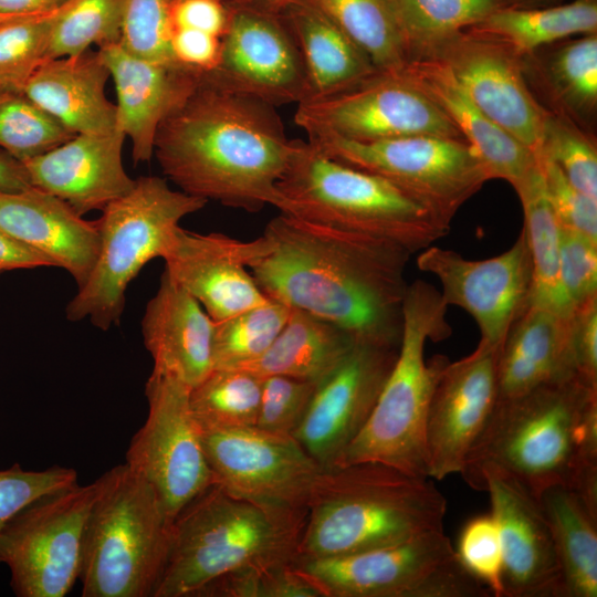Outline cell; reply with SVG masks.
I'll use <instances>...</instances> for the list:
<instances>
[{"instance_id": "d6986e66", "label": "cell", "mask_w": 597, "mask_h": 597, "mask_svg": "<svg viewBox=\"0 0 597 597\" xmlns=\"http://www.w3.org/2000/svg\"><path fill=\"white\" fill-rule=\"evenodd\" d=\"M468 484L490 496L502 545L503 597H564L553 534L538 499L490 465L481 468Z\"/></svg>"}, {"instance_id": "4316f807", "label": "cell", "mask_w": 597, "mask_h": 597, "mask_svg": "<svg viewBox=\"0 0 597 597\" xmlns=\"http://www.w3.org/2000/svg\"><path fill=\"white\" fill-rule=\"evenodd\" d=\"M213 329L214 322L200 303L164 270L142 321L144 345L153 357V369L192 388L213 369Z\"/></svg>"}, {"instance_id": "83f0119b", "label": "cell", "mask_w": 597, "mask_h": 597, "mask_svg": "<svg viewBox=\"0 0 597 597\" xmlns=\"http://www.w3.org/2000/svg\"><path fill=\"white\" fill-rule=\"evenodd\" d=\"M109 76L98 51H86L42 62L20 92L75 135L106 134L118 127Z\"/></svg>"}, {"instance_id": "94428289", "label": "cell", "mask_w": 597, "mask_h": 597, "mask_svg": "<svg viewBox=\"0 0 597 597\" xmlns=\"http://www.w3.org/2000/svg\"><path fill=\"white\" fill-rule=\"evenodd\" d=\"M25 17H30V15H15V14H2V13H0V25H2L4 23H8L10 21L20 19V18H25Z\"/></svg>"}, {"instance_id": "7dc6e473", "label": "cell", "mask_w": 597, "mask_h": 597, "mask_svg": "<svg viewBox=\"0 0 597 597\" xmlns=\"http://www.w3.org/2000/svg\"><path fill=\"white\" fill-rule=\"evenodd\" d=\"M318 384L273 375L262 378L256 427L293 434L301 423Z\"/></svg>"}, {"instance_id": "5b68a950", "label": "cell", "mask_w": 597, "mask_h": 597, "mask_svg": "<svg viewBox=\"0 0 597 597\" xmlns=\"http://www.w3.org/2000/svg\"><path fill=\"white\" fill-rule=\"evenodd\" d=\"M307 509L262 504L210 485L175 517L153 597H193L234 570L293 563Z\"/></svg>"}, {"instance_id": "6da1fadb", "label": "cell", "mask_w": 597, "mask_h": 597, "mask_svg": "<svg viewBox=\"0 0 597 597\" xmlns=\"http://www.w3.org/2000/svg\"><path fill=\"white\" fill-rule=\"evenodd\" d=\"M263 234L270 250L249 270L269 298L327 321L357 343L399 347L409 251L283 212Z\"/></svg>"}, {"instance_id": "4dcf8cb0", "label": "cell", "mask_w": 597, "mask_h": 597, "mask_svg": "<svg viewBox=\"0 0 597 597\" xmlns=\"http://www.w3.org/2000/svg\"><path fill=\"white\" fill-rule=\"evenodd\" d=\"M356 343L343 328L291 308L286 323L268 350L235 368L261 378L280 375L320 384L343 363Z\"/></svg>"}, {"instance_id": "484cf974", "label": "cell", "mask_w": 597, "mask_h": 597, "mask_svg": "<svg viewBox=\"0 0 597 597\" xmlns=\"http://www.w3.org/2000/svg\"><path fill=\"white\" fill-rule=\"evenodd\" d=\"M397 69L447 115L481 160L490 180L502 179L514 188L537 165V157L490 119L443 63L417 59Z\"/></svg>"}, {"instance_id": "d590c367", "label": "cell", "mask_w": 597, "mask_h": 597, "mask_svg": "<svg viewBox=\"0 0 597 597\" xmlns=\"http://www.w3.org/2000/svg\"><path fill=\"white\" fill-rule=\"evenodd\" d=\"M326 13L369 57L377 71L408 61L391 0H308Z\"/></svg>"}, {"instance_id": "e0dca14e", "label": "cell", "mask_w": 597, "mask_h": 597, "mask_svg": "<svg viewBox=\"0 0 597 597\" xmlns=\"http://www.w3.org/2000/svg\"><path fill=\"white\" fill-rule=\"evenodd\" d=\"M417 265L440 282L444 304L468 312L479 326L480 341L498 350L512 324L530 306L533 271L523 230L500 255L468 260L432 244L420 251Z\"/></svg>"}, {"instance_id": "e575fe53", "label": "cell", "mask_w": 597, "mask_h": 597, "mask_svg": "<svg viewBox=\"0 0 597 597\" xmlns=\"http://www.w3.org/2000/svg\"><path fill=\"white\" fill-rule=\"evenodd\" d=\"M408 60L429 59L452 36L505 6V0H391Z\"/></svg>"}, {"instance_id": "4fadbf2b", "label": "cell", "mask_w": 597, "mask_h": 597, "mask_svg": "<svg viewBox=\"0 0 597 597\" xmlns=\"http://www.w3.org/2000/svg\"><path fill=\"white\" fill-rule=\"evenodd\" d=\"M189 390L178 378L153 369L145 386L148 415L126 452L125 463L153 488L171 522L214 483Z\"/></svg>"}, {"instance_id": "ab89813d", "label": "cell", "mask_w": 597, "mask_h": 597, "mask_svg": "<svg viewBox=\"0 0 597 597\" xmlns=\"http://www.w3.org/2000/svg\"><path fill=\"white\" fill-rule=\"evenodd\" d=\"M75 136L21 92L0 93V147L19 161L42 155Z\"/></svg>"}, {"instance_id": "db71d44e", "label": "cell", "mask_w": 597, "mask_h": 597, "mask_svg": "<svg viewBox=\"0 0 597 597\" xmlns=\"http://www.w3.org/2000/svg\"><path fill=\"white\" fill-rule=\"evenodd\" d=\"M172 29H192L222 38L230 9L220 0H170Z\"/></svg>"}, {"instance_id": "1f68e13d", "label": "cell", "mask_w": 597, "mask_h": 597, "mask_svg": "<svg viewBox=\"0 0 597 597\" xmlns=\"http://www.w3.org/2000/svg\"><path fill=\"white\" fill-rule=\"evenodd\" d=\"M538 501L553 534L564 597H596L597 502L567 486H552Z\"/></svg>"}, {"instance_id": "d6a6232c", "label": "cell", "mask_w": 597, "mask_h": 597, "mask_svg": "<svg viewBox=\"0 0 597 597\" xmlns=\"http://www.w3.org/2000/svg\"><path fill=\"white\" fill-rule=\"evenodd\" d=\"M523 209L533 285L530 305L568 317L572 310L559 280L561 224L549 203L542 169L537 165L514 187Z\"/></svg>"}, {"instance_id": "44dd1931", "label": "cell", "mask_w": 597, "mask_h": 597, "mask_svg": "<svg viewBox=\"0 0 597 597\" xmlns=\"http://www.w3.org/2000/svg\"><path fill=\"white\" fill-rule=\"evenodd\" d=\"M270 247L264 234L242 241L218 232H191L179 226L161 259L171 280L193 296L213 322H220L269 298L249 265Z\"/></svg>"}, {"instance_id": "ba28073f", "label": "cell", "mask_w": 597, "mask_h": 597, "mask_svg": "<svg viewBox=\"0 0 597 597\" xmlns=\"http://www.w3.org/2000/svg\"><path fill=\"white\" fill-rule=\"evenodd\" d=\"M78 580L83 597H153L172 522L153 488L126 463L95 480Z\"/></svg>"}, {"instance_id": "9f6ffc18", "label": "cell", "mask_w": 597, "mask_h": 597, "mask_svg": "<svg viewBox=\"0 0 597 597\" xmlns=\"http://www.w3.org/2000/svg\"><path fill=\"white\" fill-rule=\"evenodd\" d=\"M31 187L23 164L11 156L0 154V192H18Z\"/></svg>"}, {"instance_id": "2e32d148", "label": "cell", "mask_w": 597, "mask_h": 597, "mask_svg": "<svg viewBox=\"0 0 597 597\" xmlns=\"http://www.w3.org/2000/svg\"><path fill=\"white\" fill-rule=\"evenodd\" d=\"M220 61L205 78L227 91L272 106L308 97V82L297 44L280 14L250 4L228 6Z\"/></svg>"}, {"instance_id": "f6af8a7d", "label": "cell", "mask_w": 597, "mask_h": 597, "mask_svg": "<svg viewBox=\"0 0 597 597\" xmlns=\"http://www.w3.org/2000/svg\"><path fill=\"white\" fill-rule=\"evenodd\" d=\"M169 4L170 0H122L119 44L142 59L176 62Z\"/></svg>"}, {"instance_id": "60d3db41", "label": "cell", "mask_w": 597, "mask_h": 597, "mask_svg": "<svg viewBox=\"0 0 597 597\" xmlns=\"http://www.w3.org/2000/svg\"><path fill=\"white\" fill-rule=\"evenodd\" d=\"M61 7L0 25V85L3 88L20 92L46 60L51 25Z\"/></svg>"}, {"instance_id": "74e56055", "label": "cell", "mask_w": 597, "mask_h": 597, "mask_svg": "<svg viewBox=\"0 0 597 597\" xmlns=\"http://www.w3.org/2000/svg\"><path fill=\"white\" fill-rule=\"evenodd\" d=\"M291 308L272 298L214 322L213 368H235L255 360L272 345L287 321Z\"/></svg>"}, {"instance_id": "7402d4cb", "label": "cell", "mask_w": 597, "mask_h": 597, "mask_svg": "<svg viewBox=\"0 0 597 597\" xmlns=\"http://www.w3.org/2000/svg\"><path fill=\"white\" fill-rule=\"evenodd\" d=\"M498 353L480 341L471 354L446 365L427 420L430 479L461 473L484 431L498 402Z\"/></svg>"}, {"instance_id": "681fc988", "label": "cell", "mask_w": 597, "mask_h": 597, "mask_svg": "<svg viewBox=\"0 0 597 597\" xmlns=\"http://www.w3.org/2000/svg\"><path fill=\"white\" fill-rule=\"evenodd\" d=\"M559 280L572 311L597 297V241L562 226Z\"/></svg>"}, {"instance_id": "8d00e7d4", "label": "cell", "mask_w": 597, "mask_h": 597, "mask_svg": "<svg viewBox=\"0 0 597 597\" xmlns=\"http://www.w3.org/2000/svg\"><path fill=\"white\" fill-rule=\"evenodd\" d=\"M262 378L243 368H213L189 390L200 431L256 425Z\"/></svg>"}, {"instance_id": "be15d7a7", "label": "cell", "mask_w": 597, "mask_h": 597, "mask_svg": "<svg viewBox=\"0 0 597 597\" xmlns=\"http://www.w3.org/2000/svg\"><path fill=\"white\" fill-rule=\"evenodd\" d=\"M3 91H7V90L3 88V87L0 85V93L3 92Z\"/></svg>"}, {"instance_id": "816d5d0a", "label": "cell", "mask_w": 597, "mask_h": 597, "mask_svg": "<svg viewBox=\"0 0 597 597\" xmlns=\"http://www.w3.org/2000/svg\"><path fill=\"white\" fill-rule=\"evenodd\" d=\"M567 348L574 373L597 385V297L572 311Z\"/></svg>"}, {"instance_id": "8992f818", "label": "cell", "mask_w": 597, "mask_h": 597, "mask_svg": "<svg viewBox=\"0 0 597 597\" xmlns=\"http://www.w3.org/2000/svg\"><path fill=\"white\" fill-rule=\"evenodd\" d=\"M446 313L447 305L432 285L422 280L408 284L396 362L368 420L334 465L374 462L429 478L428 413L449 360L443 355L426 360L425 346L428 339L439 342L451 335Z\"/></svg>"}, {"instance_id": "6f0895ef", "label": "cell", "mask_w": 597, "mask_h": 597, "mask_svg": "<svg viewBox=\"0 0 597 597\" xmlns=\"http://www.w3.org/2000/svg\"><path fill=\"white\" fill-rule=\"evenodd\" d=\"M67 0H0V13L34 15L51 11Z\"/></svg>"}, {"instance_id": "f1b7e54d", "label": "cell", "mask_w": 597, "mask_h": 597, "mask_svg": "<svg viewBox=\"0 0 597 597\" xmlns=\"http://www.w3.org/2000/svg\"><path fill=\"white\" fill-rule=\"evenodd\" d=\"M568 317L530 305L512 324L496 358L498 400L577 376L568 356Z\"/></svg>"}, {"instance_id": "ee69618b", "label": "cell", "mask_w": 597, "mask_h": 597, "mask_svg": "<svg viewBox=\"0 0 597 597\" xmlns=\"http://www.w3.org/2000/svg\"><path fill=\"white\" fill-rule=\"evenodd\" d=\"M556 95L577 112H591L597 104V33L569 41L548 64Z\"/></svg>"}, {"instance_id": "f546056e", "label": "cell", "mask_w": 597, "mask_h": 597, "mask_svg": "<svg viewBox=\"0 0 597 597\" xmlns=\"http://www.w3.org/2000/svg\"><path fill=\"white\" fill-rule=\"evenodd\" d=\"M300 50L308 98L348 88L377 72L369 57L320 8L300 0L280 14Z\"/></svg>"}, {"instance_id": "ffe728a7", "label": "cell", "mask_w": 597, "mask_h": 597, "mask_svg": "<svg viewBox=\"0 0 597 597\" xmlns=\"http://www.w3.org/2000/svg\"><path fill=\"white\" fill-rule=\"evenodd\" d=\"M399 347L356 343L318 384L293 437L323 468L336 460L368 420Z\"/></svg>"}, {"instance_id": "6125c7cd", "label": "cell", "mask_w": 597, "mask_h": 597, "mask_svg": "<svg viewBox=\"0 0 597 597\" xmlns=\"http://www.w3.org/2000/svg\"><path fill=\"white\" fill-rule=\"evenodd\" d=\"M220 1H222L226 4L230 6V4H234V3L239 2L240 0H220Z\"/></svg>"}, {"instance_id": "d4e9b609", "label": "cell", "mask_w": 597, "mask_h": 597, "mask_svg": "<svg viewBox=\"0 0 597 597\" xmlns=\"http://www.w3.org/2000/svg\"><path fill=\"white\" fill-rule=\"evenodd\" d=\"M0 229L66 270L77 289L100 253L97 220L83 219L63 200L34 187L0 192Z\"/></svg>"}, {"instance_id": "3957f363", "label": "cell", "mask_w": 597, "mask_h": 597, "mask_svg": "<svg viewBox=\"0 0 597 597\" xmlns=\"http://www.w3.org/2000/svg\"><path fill=\"white\" fill-rule=\"evenodd\" d=\"M486 465L537 499L567 486L597 502V385L570 376L498 400L460 474L468 483Z\"/></svg>"}, {"instance_id": "91938a15", "label": "cell", "mask_w": 597, "mask_h": 597, "mask_svg": "<svg viewBox=\"0 0 597 597\" xmlns=\"http://www.w3.org/2000/svg\"><path fill=\"white\" fill-rule=\"evenodd\" d=\"M564 0H505L506 7L512 8H542L563 3Z\"/></svg>"}, {"instance_id": "bcb514c9", "label": "cell", "mask_w": 597, "mask_h": 597, "mask_svg": "<svg viewBox=\"0 0 597 597\" xmlns=\"http://www.w3.org/2000/svg\"><path fill=\"white\" fill-rule=\"evenodd\" d=\"M455 554L462 566L496 597H503V555L498 524L490 514L471 519L462 528Z\"/></svg>"}, {"instance_id": "5bb4252c", "label": "cell", "mask_w": 597, "mask_h": 597, "mask_svg": "<svg viewBox=\"0 0 597 597\" xmlns=\"http://www.w3.org/2000/svg\"><path fill=\"white\" fill-rule=\"evenodd\" d=\"M307 136L377 142L413 135L464 140L447 115L398 71H377L355 85L297 104Z\"/></svg>"}, {"instance_id": "f35d334b", "label": "cell", "mask_w": 597, "mask_h": 597, "mask_svg": "<svg viewBox=\"0 0 597 597\" xmlns=\"http://www.w3.org/2000/svg\"><path fill=\"white\" fill-rule=\"evenodd\" d=\"M122 0H67L53 19L46 60L74 56L121 39ZM45 60V61H46Z\"/></svg>"}, {"instance_id": "7bdbcfd3", "label": "cell", "mask_w": 597, "mask_h": 597, "mask_svg": "<svg viewBox=\"0 0 597 597\" xmlns=\"http://www.w3.org/2000/svg\"><path fill=\"white\" fill-rule=\"evenodd\" d=\"M193 597H321L293 563L251 567L224 574Z\"/></svg>"}, {"instance_id": "8fae6325", "label": "cell", "mask_w": 597, "mask_h": 597, "mask_svg": "<svg viewBox=\"0 0 597 597\" xmlns=\"http://www.w3.org/2000/svg\"><path fill=\"white\" fill-rule=\"evenodd\" d=\"M325 156L377 175L450 230L460 208L490 180L481 160L461 139L413 135L377 142L308 136Z\"/></svg>"}, {"instance_id": "f5cc1de1", "label": "cell", "mask_w": 597, "mask_h": 597, "mask_svg": "<svg viewBox=\"0 0 597 597\" xmlns=\"http://www.w3.org/2000/svg\"><path fill=\"white\" fill-rule=\"evenodd\" d=\"M170 48L177 63L208 73L220 61L221 38L199 30L172 29Z\"/></svg>"}, {"instance_id": "11a10c76", "label": "cell", "mask_w": 597, "mask_h": 597, "mask_svg": "<svg viewBox=\"0 0 597 597\" xmlns=\"http://www.w3.org/2000/svg\"><path fill=\"white\" fill-rule=\"evenodd\" d=\"M41 266H55V263L0 229V272Z\"/></svg>"}, {"instance_id": "9a60e30c", "label": "cell", "mask_w": 597, "mask_h": 597, "mask_svg": "<svg viewBox=\"0 0 597 597\" xmlns=\"http://www.w3.org/2000/svg\"><path fill=\"white\" fill-rule=\"evenodd\" d=\"M214 483L237 498L307 509L324 469L292 434L256 426L201 431Z\"/></svg>"}, {"instance_id": "836d02e7", "label": "cell", "mask_w": 597, "mask_h": 597, "mask_svg": "<svg viewBox=\"0 0 597 597\" xmlns=\"http://www.w3.org/2000/svg\"><path fill=\"white\" fill-rule=\"evenodd\" d=\"M523 56L555 41L597 33V0H573L542 8L503 6L470 27Z\"/></svg>"}, {"instance_id": "9c48e42d", "label": "cell", "mask_w": 597, "mask_h": 597, "mask_svg": "<svg viewBox=\"0 0 597 597\" xmlns=\"http://www.w3.org/2000/svg\"><path fill=\"white\" fill-rule=\"evenodd\" d=\"M207 202L157 176L135 179L129 192L102 210L100 253L86 283L67 303L66 318H88L103 331L117 324L129 283L150 260L161 258L179 222Z\"/></svg>"}, {"instance_id": "30bf717a", "label": "cell", "mask_w": 597, "mask_h": 597, "mask_svg": "<svg viewBox=\"0 0 597 597\" xmlns=\"http://www.w3.org/2000/svg\"><path fill=\"white\" fill-rule=\"evenodd\" d=\"M295 565L321 597H485L443 530L381 547Z\"/></svg>"}, {"instance_id": "7c38bea8", "label": "cell", "mask_w": 597, "mask_h": 597, "mask_svg": "<svg viewBox=\"0 0 597 597\" xmlns=\"http://www.w3.org/2000/svg\"><path fill=\"white\" fill-rule=\"evenodd\" d=\"M95 481L35 499L0 532V564L19 597H63L78 579Z\"/></svg>"}, {"instance_id": "b9f144b4", "label": "cell", "mask_w": 597, "mask_h": 597, "mask_svg": "<svg viewBox=\"0 0 597 597\" xmlns=\"http://www.w3.org/2000/svg\"><path fill=\"white\" fill-rule=\"evenodd\" d=\"M538 157L549 159L576 189L597 199L596 145L566 114L548 112Z\"/></svg>"}, {"instance_id": "ac0fdd59", "label": "cell", "mask_w": 597, "mask_h": 597, "mask_svg": "<svg viewBox=\"0 0 597 597\" xmlns=\"http://www.w3.org/2000/svg\"><path fill=\"white\" fill-rule=\"evenodd\" d=\"M522 57L500 40L468 28L429 59L443 63L490 119L538 157L548 111L531 92Z\"/></svg>"}, {"instance_id": "680465c9", "label": "cell", "mask_w": 597, "mask_h": 597, "mask_svg": "<svg viewBox=\"0 0 597 597\" xmlns=\"http://www.w3.org/2000/svg\"><path fill=\"white\" fill-rule=\"evenodd\" d=\"M300 0H240L237 3L250 4L255 8L262 9L268 12L281 14V12L289 6ZM234 3V4H237Z\"/></svg>"}, {"instance_id": "277c9868", "label": "cell", "mask_w": 597, "mask_h": 597, "mask_svg": "<svg viewBox=\"0 0 597 597\" xmlns=\"http://www.w3.org/2000/svg\"><path fill=\"white\" fill-rule=\"evenodd\" d=\"M446 511V498L429 478L374 462L324 468L297 558L343 556L443 530Z\"/></svg>"}, {"instance_id": "603a6c76", "label": "cell", "mask_w": 597, "mask_h": 597, "mask_svg": "<svg viewBox=\"0 0 597 597\" xmlns=\"http://www.w3.org/2000/svg\"><path fill=\"white\" fill-rule=\"evenodd\" d=\"M125 134L75 135L55 148L22 161L32 187L66 202L78 214L103 210L135 185L123 165Z\"/></svg>"}, {"instance_id": "f907efd6", "label": "cell", "mask_w": 597, "mask_h": 597, "mask_svg": "<svg viewBox=\"0 0 597 597\" xmlns=\"http://www.w3.org/2000/svg\"><path fill=\"white\" fill-rule=\"evenodd\" d=\"M537 161L559 224L597 241V199L576 189L549 159L538 157Z\"/></svg>"}, {"instance_id": "cb8c5ba5", "label": "cell", "mask_w": 597, "mask_h": 597, "mask_svg": "<svg viewBox=\"0 0 597 597\" xmlns=\"http://www.w3.org/2000/svg\"><path fill=\"white\" fill-rule=\"evenodd\" d=\"M117 95V125L133 146L134 163L154 156L156 134L163 121L195 90L203 73L177 62L138 57L119 42L100 46Z\"/></svg>"}, {"instance_id": "c3c4849f", "label": "cell", "mask_w": 597, "mask_h": 597, "mask_svg": "<svg viewBox=\"0 0 597 597\" xmlns=\"http://www.w3.org/2000/svg\"><path fill=\"white\" fill-rule=\"evenodd\" d=\"M75 483L76 471L60 465L28 471L15 463L0 470V532L21 509L35 499Z\"/></svg>"}, {"instance_id": "e7e4bbea", "label": "cell", "mask_w": 597, "mask_h": 597, "mask_svg": "<svg viewBox=\"0 0 597 597\" xmlns=\"http://www.w3.org/2000/svg\"><path fill=\"white\" fill-rule=\"evenodd\" d=\"M1 273V272H0Z\"/></svg>"}, {"instance_id": "7a4b0ae2", "label": "cell", "mask_w": 597, "mask_h": 597, "mask_svg": "<svg viewBox=\"0 0 597 597\" xmlns=\"http://www.w3.org/2000/svg\"><path fill=\"white\" fill-rule=\"evenodd\" d=\"M274 106L202 80L163 121L154 155L179 190L256 212L279 210L293 150Z\"/></svg>"}, {"instance_id": "52a82bcc", "label": "cell", "mask_w": 597, "mask_h": 597, "mask_svg": "<svg viewBox=\"0 0 597 597\" xmlns=\"http://www.w3.org/2000/svg\"><path fill=\"white\" fill-rule=\"evenodd\" d=\"M277 189L283 213L384 239L411 254L449 232L386 179L336 161L308 142L293 140Z\"/></svg>"}]
</instances>
